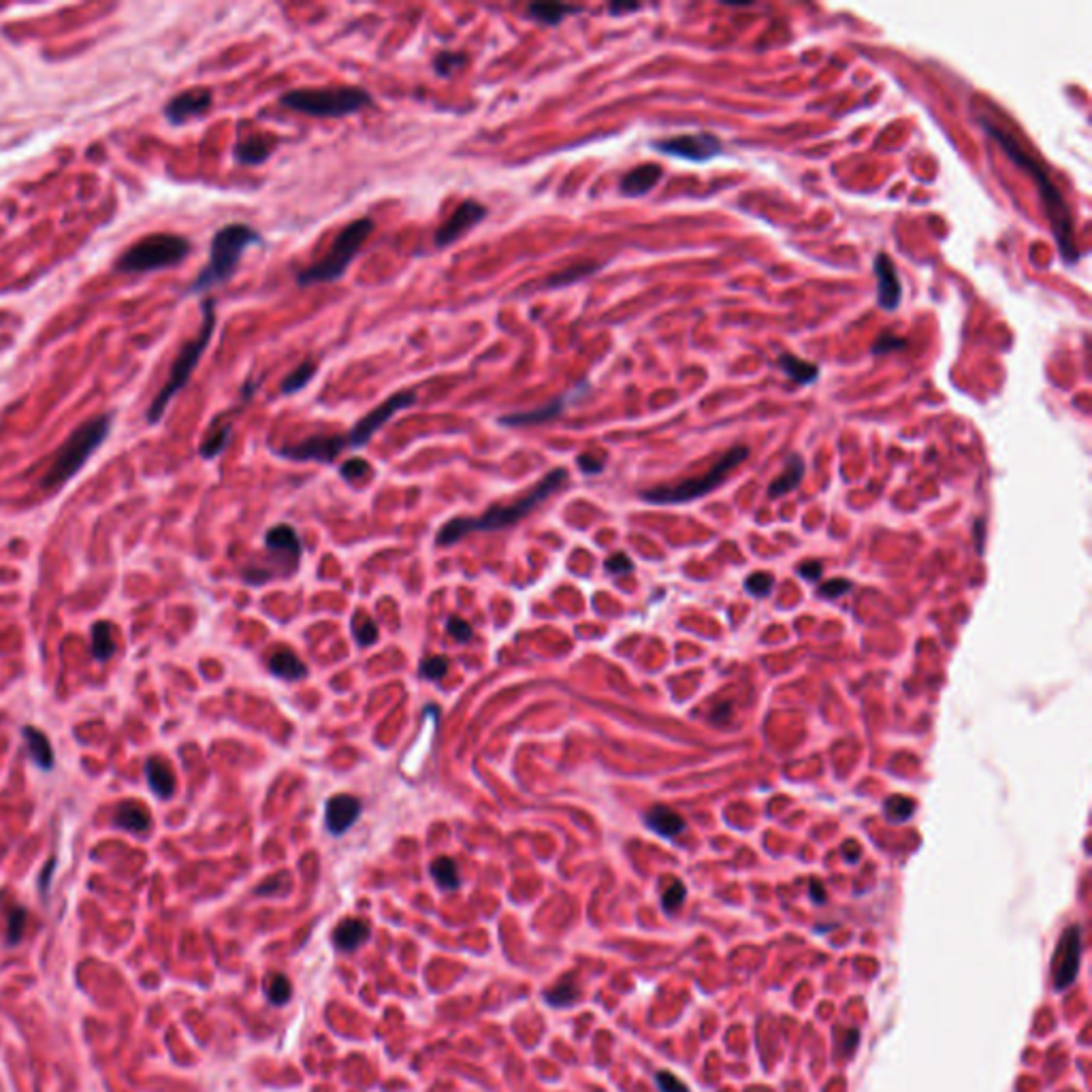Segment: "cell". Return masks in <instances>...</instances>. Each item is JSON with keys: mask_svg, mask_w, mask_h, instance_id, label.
Segmentation results:
<instances>
[{"mask_svg": "<svg viewBox=\"0 0 1092 1092\" xmlns=\"http://www.w3.org/2000/svg\"><path fill=\"white\" fill-rule=\"evenodd\" d=\"M261 233L252 226L233 223L216 231L210 243V261L203 267L199 278L190 284V292H205L229 282L240 267L242 254L250 246H261Z\"/></svg>", "mask_w": 1092, "mask_h": 1092, "instance_id": "4", "label": "cell"}, {"mask_svg": "<svg viewBox=\"0 0 1092 1092\" xmlns=\"http://www.w3.org/2000/svg\"><path fill=\"white\" fill-rule=\"evenodd\" d=\"M798 572H801V576L807 578V581H817V578L821 576V564L820 562H807V564H802L801 568H798Z\"/></svg>", "mask_w": 1092, "mask_h": 1092, "instance_id": "52", "label": "cell"}, {"mask_svg": "<svg viewBox=\"0 0 1092 1092\" xmlns=\"http://www.w3.org/2000/svg\"><path fill=\"white\" fill-rule=\"evenodd\" d=\"M201 329L196 336L182 346L180 355L176 356V361H173L169 378L163 385V389L157 393V397L152 399L150 408H147L146 419L150 425H157V423L163 419L166 408H169V404L176 399L177 393H180L184 386L188 385L190 378H193V372L199 366L203 352L207 350V346H210L214 331H216V301L214 299H205L201 303Z\"/></svg>", "mask_w": 1092, "mask_h": 1092, "instance_id": "3", "label": "cell"}, {"mask_svg": "<svg viewBox=\"0 0 1092 1092\" xmlns=\"http://www.w3.org/2000/svg\"><path fill=\"white\" fill-rule=\"evenodd\" d=\"M352 634L361 647H372L378 641V625L374 623L372 617H356L352 623Z\"/></svg>", "mask_w": 1092, "mask_h": 1092, "instance_id": "39", "label": "cell"}, {"mask_svg": "<svg viewBox=\"0 0 1092 1092\" xmlns=\"http://www.w3.org/2000/svg\"><path fill=\"white\" fill-rule=\"evenodd\" d=\"M316 372H318V366H316L314 361H303L299 363V367H295L292 372L286 375L282 382V393L284 395H292V393H299L306 389L316 378Z\"/></svg>", "mask_w": 1092, "mask_h": 1092, "instance_id": "35", "label": "cell"}, {"mask_svg": "<svg viewBox=\"0 0 1092 1092\" xmlns=\"http://www.w3.org/2000/svg\"><path fill=\"white\" fill-rule=\"evenodd\" d=\"M811 894H813L815 903H823V900H826V890H823L821 883L811 881Z\"/></svg>", "mask_w": 1092, "mask_h": 1092, "instance_id": "56", "label": "cell"}, {"mask_svg": "<svg viewBox=\"0 0 1092 1092\" xmlns=\"http://www.w3.org/2000/svg\"><path fill=\"white\" fill-rule=\"evenodd\" d=\"M581 999V986H578L576 975H565L546 992V1001L553 1007H568L572 1002Z\"/></svg>", "mask_w": 1092, "mask_h": 1092, "instance_id": "32", "label": "cell"}, {"mask_svg": "<svg viewBox=\"0 0 1092 1092\" xmlns=\"http://www.w3.org/2000/svg\"><path fill=\"white\" fill-rule=\"evenodd\" d=\"M774 584V578L771 574H766V572H755V574H751L747 581H745V589L751 595H755V598H764V595L771 593Z\"/></svg>", "mask_w": 1092, "mask_h": 1092, "instance_id": "41", "label": "cell"}, {"mask_svg": "<svg viewBox=\"0 0 1092 1092\" xmlns=\"http://www.w3.org/2000/svg\"><path fill=\"white\" fill-rule=\"evenodd\" d=\"M1079 958H1082V928H1079L1078 924H1071V926H1067L1065 933L1060 935L1059 945H1056L1054 950L1052 975L1056 990H1067L1076 982L1079 971Z\"/></svg>", "mask_w": 1092, "mask_h": 1092, "instance_id": "12", "label": "cell"}, {"mask_svg": "<svg viewBox=\"0 0 1092 1092\" xmlns=\"http://www.w3.org/2000/svg\"><path fill=\"white\" fill-rule=\"evenodd\" d=\"M651 147L661 154H668V157L691 160V163H704V160H711L717 157V154H721V150H724V143H721L719 137H715L711 133H700V135H679V137H670V139L653 141Z\"/></svg>", "mask_w": 1092, "mask_h": 1092, "instance_id": "11", "label": "cell"}, {"mask_svg": "<svg viewBox=\"0 0 1092 1092\" xmlns=\"http://www.w3.org/2000/svg\"><path fill=\"white\" fill-rule=\"evenodd\" d=\"M348 449V440L346 433L333 435H309V438L289 444L280 449V455L290 461H318V463H333V459L342 451Z\"/></svg>", "mask_w": 1092, "mask_h": 1092, "instance_id": "13", "label": "cell"}, {"mask_svg": "<svg viewBox=\"0 0 1092 1092\" xmlns=\"http://www.w3.org/2000/svg\"><path fill=\"white\" fill-rule=\"evenodd\" d=\"M361 801L356 796H350V793H337V796L329 798L325 807L327 831L336 834V837H342L344 832H348L355 826L356 820L361 817Z\"/></svg>", "mask_w": 1092, "mask_h": 1092, "instance_id": "16", "label": "cell"}, {"mask_svg": "<svg viewBox=\"0 0 1092 1092\" xmlns=\"http://www.w3.org/2000/svg\"><path fill=\"white\" fill-rule=\"evenodd\" d=\"M372 928L361 917H346L333 930V945L342 952L359 950L363 943H367Z\"/></svg>", "mask_w": 1092, "mask_h": 1092, "instance_id": "20", "label": "cell"}, {"mask_svg": "<svg viewBox=\"0 0 1092 1092\" xmlns=\"http://www.w3.org/2000/svg\"><path fill=\"white\" fill-rule=\"evenodd\" d=\"M270 670L284 681H301L308 677V666L290 649H278L270 658Z\"/></svg>", "mask_w": 1092, "mask_h": 1092, "instance_id": "26", "label": "cell"}, {"mask_svg": "<svg viewBox=\"0 0 1092 1092\" xmlns=\"http://www.w3.org/2000/svg\"><path fill=\"white\" fill-rule=\"evenodd\" d=\"M661 177H664V169L660 165H641L625 173L619 182V190L625 196H642L658 186Z\"/></svg>", "mask_w": 1092, "mask_h": 1092, "instance_id": "19", "label": "cell"}, {"mask_svg": "<svg viewBox=\"0 0 1092 1092\" xmlns=\"http://www.w3.org/2000/svg\"><path fill=\"white\" fill-rule=\"evenodd\" d=\"M292 996V983L286 975L282 973H278V975H271L270 982H267V999H270L271 1005H286V1002L290 1001Z\"/></svg>", "mask_w": 1092, "mask_h": 1092, "instance_id": "38", "label": "cell"}, {"mask_svg": "<svg viewBox=\"0 0 1092 1092\" xmlns=\"http://www.w3.org/2000/svg\"><path fill=\"white\" fill-rule=\"evenodd\" d=\"M581 11L583 7H572V5L562 3H534L529 5L527 15L538 24H545V26H559L565 17L572 14H581Z\"/></svg>", "mask_w": 1092, "mask_h": 1092, "instance_id": "28", "label": "cell"}, {"mask_svg": "<svg viewBox=\"0 0 1092 1092\" xmlns=\"http://www.w3.org/2000/svg\"><path fill=\"white\" fill-rule=\"evenodd\" d=\"M374 103L372 94L356 86L301 88L280 97V105L312 118H344Z\"/></svg>", "mask_w": 1092, "mask_h": 1092, "instance_id": "7", "label": "cell"}, {"mask_svg": "<svg viewBox=\"0 0 1092 1092\" xmlns=\"http://www.w3.org/2000/svg\"><path fill=\"white\" fill-rule=\"evenodd\" d=\"M604 568H606V572H611V574H625V572H631V568H634V564L630 562L628 555L614 553L612 557L606 559Z\"/></svg>", "mask_w": 1092, "mask_h": 1092, "instance_id": "50", "label": "cell"}, {"mask_svg": "<svg viewBox=\"0 0 1092 1092\" xmlns=\"http://www.w3.org/2000/svg\"><path fill=\"white\" fill-rule=\"evenodd\" d=\"M802 474L804 459L801 455H790L785 461V470L781 471L777 479L771 482V487H768V495H771V498H781V495L793 491V489L801 485Z\"/></svg>", "mask_w": 1092, "mask_h": 1092, "instance_id": "27", "label": "cell"}, {"mask_svg": "<svg viewBox=\"0 0 1092 1092\" xmlns=\"http://www.w3.org/2000/svg\"><path fill=\"white\" fill-rule=\"evenodd\" d=\"M146 777L150 790L163 801H169L176 792V774L163 757H150L146 764Z\"/></svg>", "mask_w": 1092, "mask_h": 1092, "instance_id": "22", "label": "cell"}, {"mask_svg": "<svg viewBox=\"0 0 1092 1092\" xmlns=\"http://www.w3.org/2000/svg\"><path fill=\"white\" fill-rule=\"evenodd\" d=\"M212 103L214 94L210 88H190V90L180 92L165 105V118L171 124H184L210 111Z\"/></svg>", "mask_w": 1092, "mask_h": 1092, "instance_id": "15", "label": "cell"}, {"mask_svg": "<svg viewBox=\"0 0 1092 1092\" xmlns=\"http://www.w3.org/2000/svg\"><path fill=\"white\" fill-rule=\"evenodd\" d=\"M367 471H369V463L366 461V459H359V457L348 459V461H344L342 468H339V474H342V479L348 480V482H355V480L363 479V476H366Z\"/></svg>", "mask_w": 1092, "mask_h": 1092, "instance_id": "43", "label": "cell"}, {"mask_svg": "<svg viewBox=\"0 0 1092 1092\" xmlns=\"http://www.w3.org/2000/svg\"><path fill=\"white\" fill-rule=\"evenodd\" d=\"M913 809H916V802H913L911 798L890 796L886 801V815H888V820H892V821L909 820V817L913 815Z\"/></svg>", "mask_w": 1092, "mask_h": 1092, "instance_id": "40", "label": "cell"}, {"mask_svg": "<svg viewBox=\"0 0 1092 1092\" xmlns=\"http://www.w3.org/2000/svg\"><path fill=\"white\" fill-rule=\"evenodd\" d=\"M421 677L429 679V681H435V679H442L446 672H449V660L442 658V655H433V658H427L421 661Z\"/></svg>", "mask_w": 1092, "mask_h": 1092, "instance_id": "42", "label": "cell"}, {"mask_svg": "<svg viewBox=\"0 0 1092 1092\" xmlns=\"http://www.w3.org/2000/svg\"><path fill=\"white\" fill-rule=\"evenodd\" d=\"M446 630H449V634L455 638L457 642H468L470 638L474 636L470 623L463 622L461 617H449V622H446Z\"/></svg>", "mask_w": 1092, "mask_h": 1092, "instance_id": "46", "label": "cell"}, {"mask_svg": "<svg viewBox=\"0 0 1092 1092\" xmlns=\"http://www.w3.org/2000/svg\"><path fill=\"white\" fill-rule=\"evenodd\" d=\"M487 214H489V210L482 205L480 201H476V199L463 201L461 205L452 212V216L446 220V223L442 224L438 231H435L433 243L438 248L452 246V243H457L459 240H461V237L470 229H474V226L479 224L480 220L487 216Z\"/></svg>", "mask_w": 1092, "mask_h": 1092, "instance_id": "14", "label": "cell"}, {"mask_svg": "<svg viewBox=\"0 0 1092 1092\" xmlns=\"http://www.w3.org/2000/svg\"><path fill=\"white\" fill-rule=\"evenodd\" d=\"M414 404H416V393H412V391H399V393H395V395H391L386 402H382L378 408H374L369 414L363 416V419L356 423L355 427H352L350 433H346L348 449H361V446H366L367 442L372 440L374 435L378 433L380 429L397 414V412L410 408V405H414Z\"/></svg>", "mask_w": 1092, "mask_h": 1092, "instance_id": "10", "label": "cell"}, {"mask_svg": "<svg viewBox=\"0 0 1092 1092\" xmlns=\"http://www.w3.org/2000/svg\"><path fill=\"white\" fill-rule=\"evenodd\" d=\"M113 427V414H99L94 419L81 423L73 433L69 435L67 442L56 451L50 468H47L41 487L43 489H58L64 482L73 479L88 459L99 451V446L109 438Z\"/></svg>", "mask_w": 1092, "mask_h": 1092, "instance_id": "5", "label": "cell"}, {"mask_svg": "<svg viewBox=\"0 0 1092 1092\" xmlns=\"http://www.w3.org/2000/svg\"><path fill=\"white\" fill-rule=\"evenodd\" d=\"M576 463H578V468L584 471V474H592V476L600 474V471L604 470V459L595 457V455H592V452H584V455L576 459Z\"/></svg>", "mask_w": 1092, "mask_h": 1092, "instance_id": "51", "label": "cell"}, {"mask_svg": "<svg viewBox=\"0 0 1092 1092\" xmlns=\"http://www.w3.org/2000/svg\"><path fill=\"white\" fill-rule=\"evenodd\" d=\"M190 248L193 246L186 237L173 235V233H152L124 250L113 265V273L143 276V273L169 270V267L186 261Z\"/></svg>", "mask_w": 1092, "mask_h": 1092, "instance_id": "6", "label": "cell"}, {"mask_svg": "<svg viewBox=\"0 0 1092 1092\" xmlns=\"http://www.w3.org/2000/svg\"><path fill=\"white\" fill-rule=\"evenodd\" d=\"M265 546L267 551L284 553L289 555V557H295L301 562V540L290 525H276V527L267 531Z\"/></svg>", "mask_w": 1092, "mask_h": 1092, "instance_id": "24", "label": "cell"}, {"mask_svg": "<svg viewBox=\"0 0 1092 1092\" xmlns=\"http://www.w3.org/2000/svg\"><path fill=\"white\" fill-rule=\"evenodd\" d=\"M92 653L99 661H107L116 653V642H113L109 622H97L92 625Z\"/></svg>", "mask_w": 1092, "mask_h": 1092, "instance_id": "34", "label": "cell"}, {"mask_svg": "<svg viewBox=\"0 0 1092 1092\" xmlns=\"http://www.w3.org/2000/svg\"><path fill=\"white\" fill-rule=\"evenodd\" d=\"M644 823H647L653 832H658L660 837H666V839L677 837V834H681L685 831L683 817L679 813H674L672 809L661 807V804L653 807L647 815H644Z\"/></svg>", "mask_w": 1092, "mask_h": 1092, "instance_id": "23", "label": "cell"}, {"mask_svg": "<svg viewBox=\"0 0 1092 1092\" xmlns=\"http://www.w3.org/2000/svg\"><path fill=\"white\" fill-rule=\"evenodd\" d=\"M113 821H116V826L122 828V831H128L135 834L147 832L152 826L150 813H147V809L139 802H122L116 811Z\"/></svg>", "mask_w": 1092, "mask_h": 1092, "instance_id": "25", "label": "cell"}, {"mask_svg": "<svg viewBox=\"0 0 1092 1092\" xmlns=\"http://www.w3.org/2000/svg\"><path fill=\"white\" fill-rule=\"evenodd\" d=\"M843 851H845L847 860H850V862H856L858 858H860V845L851 843V840H850V843H845V850Z\"/></svg>", "mask_w": 1092, "mask_h": 1092, "instance_id": "55", "label": "cell"}, {"mask_svg": "<svg viewBox=\"0 0 1092 1092\" xmlns=\"http://www.w3.org/2000/svg\"><path fill=\"white\" fill-rule=\"evenodd\" d=\"M276 143L278 141L273 139V137L252 135V137H246V139L237 141V146H235V150H233V154H235L237 163L248 165V166H256V165H262L267 158L271 157V152H273V147H276Z\"/></svg>", "mask_w": 1092, "mask_h": 1092, "instance_id": "21", "label": "cell"}, {"mask_svg": "<svg viewBox=\"0 0 1092 1092\" xmlns=\"http://www.w3.org/2000/svg\"><path fill=\"white\" fill-rule=\"evenodd\" d=\"M779 367L783 369L787 378L798 382V385H813V382L820 378V367L804 359H798V356L793 355H781Z\"/></svg>", "mask_w": 1092, "mask_h": 1092, "instance_id": "30", "label": "cell"}, {"mask_svg": "<svg viewBox=\"0 0 1092 1092\" xmlns=\"http://www.w3.org/2000/svg\"><path fill=\"white\" fill-rule=\"evenodd\" d=\"M468 62V56L463 52H440L433 58V71L440 77H451L457 69H463Z\"/></svg>", "mask_w": 1092, "mask_h": 1092, "instance_id": "37", "label": "cell"}, {"mask_svg": "<svg viewBox=\"0 0 1092 1092\" xmlns=\"http://www.w3.org/2000/svg\"><path fill=\"white\" fill-rule=\"evenodd\" d=\"M636 9H641V5H611V7H608V11H611L612 15L628 14V11H636Z\"/></svg>", "mask_w": 1092, "mask_h": 1092, "instance_id": "57", "label": "cell"}, {"mask_svg": "<svg viewBox=\"0 0 1092 1092\" xmlns=\"http://www.w3.org/2000/svg\"><path fill=\"white\" fill-rule=\"evenodd\" d=\"M873 270L877 276V290H879V295H877L879 306L894 312V309L900 306V299H903V286H900V278L897 273V267H894V261L886 252L877 254Z\"/></svg>", "mask_w": 1092, "mask_h": 1092, "instance_id": "17", "label": "cell"}, {"mask_svg": "<svg viewBox=\"0 0 1092 1092\" xmlns=\"http://www.w3.org/2000/svg\"><path fill=\"white\" fill-rule=\"evenodd\" d=\"M982 124H983V128L988 130V135H992L994 139L1001 143V147L1005 150V154H1010V158L1013 160V163H1018L1022 169L1030 173V177L1035 180L1037 188H1040L1043 207H1046L1049 223H1052V231L1056 235V242H1059L1062 259H1065L1067 262L1078 261V248H1076V240H1073L1071 210H1069V205H1067V201L1062 199L1060 190L1054 186L1052 180H1049L1048 171L1043 169L1040 160L1032 158L1029 152H1024V147L1020 146V143L1013 139L1007 130L990 124L986 118H982Z\"/></svg>", "mask_w": 1092, "mask_h": 1092, "instance_id": "2", "label": "cell"}, {"mask_svg": "<svg viewBox=\"0 0 1092 1092\" xmlns=\"http://www.w3.org/2000/svg\"><path fill=\"white\" fill-rule=\"evenodd\" d=\"M565 482H568V471L564 468L551 470L548 474L542 479L538 485L527 495H523L521 499H517L515 504L508 506H493V508H489L485 515L480 517H459L452 518L438 531V542L440 546H451L459 542L461 538H465L468 534H474V531H501V529H508L512 525H517L521 518L529 517L531 512H534L542 501L551 498L562 489Z\"/></svg>", "mask_w": 1092, "mask_h": 1092, "instance_id": "1", "label": "cell"}, {"mask_svg": "<svg viewBox=\"0 0 1092 1092\" xmlns=\"http://www.w3.org/2000/svg\"><path fill=\"white\" fill-rule=\"evenodd\" d=\"M429 870H432L433 881L438 883L442 890L451 892V890H457V888L461 886V875H459L457 862L451 860V858H446V856L435 858V860L432 862V869Z\"/></svg>", "mask_w": 1092, "mask_h": 1092, "instance_id": "31", "label": "cell"}, {"mask_svg": "<svg viewBox=\"0 0 1092 1092\" xmlns=\"http://www.w3.org/2000/svg\"><path fill=\"white\" fill-rule=\"evenodd\" d=\"M372 233H374L372 218H359V220H355V223L346 224L344 229L339 231L336 242H333L329 252L325 254V259H320L318 262H312V265L306 267V270L297 271V284L306 289V286H314V284L337 282V280L346 273V270L350 267V262L355 261V256L359 254V250L366 246V242L369 240Z\"/></svg>", "mask_w": 1092, "mask_h": 1092, "instance_id": "8", "label": "cell"}, {"mask_svg": "<svg viewBox=\"0 0 1092 1092\" xmlns=\"http://www.w3.org/2000/svg\"><path fill=\"white\" fill-rule=\"evenodd\" d=\"M858 1040H860V1032L858 1030H847V1040L843 1041V1048L839 1049L840 1056H850L851 1049H856Z\"/></svg>", "mask_w": 1092, "mask_h": 1092, "instance_id": "54", "label": "cell"}, {"mask_svg": "<svg viewBox=\"0 0 1092 1092\" xmlns=\"http://www.w3.org/2000/svg\"><path fill=\"white\" fill-rule=\"evenodd\" d=\"M24 738H26L28 751H31L34 764H37L39 768H43V771H52L53 768V749L50 741H47V736L37 727L26 726L22 730Z\"/></svg>", "mask_w": 1092, "mask_h": 1092, "instance_id": "29", "label": "cell"}, {"mask_svg": "<svg viewBox=\"0 0 1092 1092\" xmlns=\"http://www.w3.org/2000/svg\"><path fill=\"white\" fill-rule=\"evenodd\" d=\"M600 267H602L600 262H578V265H574V267H568V270L553 273V276L545 282V286L546 289H562V286L581 282V280L589 278L592 273L598 271Z\"/></svg>", "mask_w": 1092, "mask_h": 1092, "instance_id": "33", "label": "cell"}, {"mask_svg": "<svg viewBox=\"0 0 1092 1092\" xmlns=\"http://www.w3.org/2000/svg\"><path fill=\"white\" fill-rule=\"evenodd\" d=\"M851 589V583L845 581V578H834V581L823 583L820 587V593L823 598H839V595H845Z\"/></svg>", "mask_w": 1092, "mask_h": 1092, "instance_id": "49", "label": "cell"}, {"mask_svg": "<svg viewBox=\"0 0 1092 1092\" xmlns=\"http://www.w3.org/2000/svg\"><path fill=\"white\" fill-rule=\"evenodd\" d=\"M565 402H568V397H557V399H553V402L540 405V408L525 410V412H512V414L499 416V423L506 427L542 425V423H548V421L557 419V416H562Z\"/></svg>", "mask_w": 1092, "mask_h": 1092, "instance_id": "18", "label": "cell"}, {"mask_svg": "<svg viewBox=\"0 0 1092 1092\" xmlns=\"http://www.w3.org/2000/svg\"><path fill=\"white\" fill-rule=\"evenodd\" d=\"M907 346V339L892 336V333H883V336L877 339L873 346V355H886V352L892 350H900Z\"/></svg>", "mask_w": 1092, "mask_h": 1092, "instance_id": "47", "label": "cell"}, {"mask_svg": "<svg viewBox=\"0 0 1092 1092\" xmlns=\"http://www.w3.org/2000/svg\"><path fill=\"white\" fill-rule=\"evenodd\" d=\"M26 926V911L22 907H15L9 916V941L15 943L22 939V930Z\"/></svg>", "mask_w": 1092, "mask_h": 1092, "instance_id": "48", "label": "cell"}, {"mask_svg": "<svg viewBox=\"0 0 1092 1092\" xmlns=\"http://www.w3.org/2000/svg\"><path fill=\"white\" fill-rule=\"evenodd\" d=\"M231 440V425H223L212 429L210 435H207L205 440H203L201 444V457L203 459H216L220 452L226 449V444H229Z\"/></svg>", "mask_w": 1092, "mask_h": 1092, "instance_id": "36", "label": "cell"}, {"mask_svg": "<svg viewBox=\"0 0 1092 1092\" xmlns=\"http://www.w3.org/2000/svg\"><path fill=\"white\" fill-rule=\"evenodd\" d=\"M683 900H685V886L681 881H674L672 886L664 892V897H661V905H664L666 911L672 913L683 905Z\"/></svg>", "mask_w": 1092, "mask_h": 1092, "instance_id": "44", "label": "cell"}, {"mask_svg": "<svg viewBox=\"0 0 1092 1092\" xmlns=\"http://www.w3.org/2000/svg\"><path fill=\"white\" fill-rule=\"evenodd\" d=\"M655 1084H658L660 1092H689L688 1086L677 1076H672L670 1071H660L658 1076H655Z\"/></svg>", "mask_w": 1092, "mask_h": 1092, "instance_id": "45", "label": "cell"}, {"mask_svg": "<svg viewBox=\"0 0 1092 1092\" xmlns=\"http://www.w3.org/2000/svg\"><path fill=\"white\" fill-rule=\"evenodd\" d=\"M730 713H732L730 702L719 704V707H715V708H713V713H711V721H713V724H724V721L730 719Z\"/></svg>", "mask_w": 1092, "mask_h": 1092, "instance_id": "53", "label": "cell"}, {"mask_svg": "<svg viewBox=\"0 0 1092 1092\" xmlns=\"http://www.w3.org/2000/svg\"><path fill=\"white\" fill-rule=\"evenodd\" d=\"M747 457V446H734V449L724 452V455L717 459V463L708 471H704L702 476H694V479L677 482V485L653 487L649 489V491H642L641 498L651 501V504H685V501L698 499L702 498V495L711 493L713 489H717L721 482L727 479V474H730L734 468H738Z\"/></svg>", "mask_w": 1092, "mask_h": 1092, "instance_id": "9", "label": "cell"}]
</instances>
